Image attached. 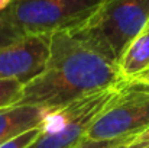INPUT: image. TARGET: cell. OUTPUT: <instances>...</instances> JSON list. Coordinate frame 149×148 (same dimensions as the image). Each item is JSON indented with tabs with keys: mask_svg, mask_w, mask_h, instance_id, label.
Masks as SVG:
<instances>
[{
	"mask_svg": "<svg viewBox=\"0 0 149 148\" xmlns=\"http://www.w3.org/2000/svg\"><path fill=\"white\" fill-rule=\"evenodd\" d=\"M125 80L116 64L75 39L68 31L49 35L45 68L28 81L16 105L56 110Z\"/></svg>",
	"mask_w": 149,
	"mask_h": 148,
	"instance_id": "obj_1",
	"label": "cell"
},
{
	"mask_svg": "<svg viewBox=\"0 0 149 148\" xmlns=\"http://www.w3.org/2000/svg\"><path fill=\"white\" fill-rule=\"evenodd\" d=\"M149 0H101L81 25L68 31L75 39L113 64L148 26Z\"/></svg>",
	"mask_w": 149,
	"mask_h": 148,
	"instance_id": "obj_2",
	"label": "cell"
},
{
	"mask_svg": "<svg viewBox=\"0 0 149 148\" xmlns=\"http://www.w3.org/2000/svg\"><path fill=\"white\" fill-rule=\"evenodd\" d=\"M101 0H12L0 18L19 36H49L81 25Z\"/></svg>",
	"mask_w": 149,
	"mask_h": 148,
	"instance_id": "obj_3",
	"label": "cell"
},
{
	"mask_svg": "<svg viewBox=\"0 0 149 148\" xmlns=\"http://www.w3.org/2000/svg\"><path fill=\"white\" fill-rule=\"evenodd\" d=\"M125 83L51 110L42 132L28 148H75L86 140L90 126L104 107L120 95Z\"/></svg>",
	"mask_w": 149,
	"mask_h": 148,
	"instance_id": "obj_4",
	"label": "cell"
},
{
	"mask_svg": "<svg viewBox=\"0 0 149 148\" xmlns=\"http://www.w3.org/2000/svg\"><path fill=\"white\" fill-rule=\"evenodd\" d=\"M146 128H149V87L126 81L120 95L96 118L86 138H127Z\"/></svg>",
	"mask_w": 149,
	"mask_h": 148,
	"instance_id": "obj_5",
	"label": "cell"
},
{
	"mask_svg": "<svg viewBox=\"0 0 149 148\" xmlns=\"http://www.w3.org/2000/svg\"><path fill=\"white\" fill-rule=\"evenodd\" d=\"M48 55L49 36H20L0 48V80L26 84L45 68Z\"/></svg>",
	"mask_w": 149,
	"mask_h": 148,
	"instance_id": "obj_6",
	"label": "cell"
},
{
	"mask_svg": "<svg viewBox=\"0 0 149 148\" xmlns=\"http://www.w3.org/2000/svg\"><path fill=\"white\" fill-rule=\"evenodd\" d=\"M51 110L31 105H10L0 109V144L44 125Z\"/></svg>",
	"mask_w": 149,
	"mask_h": 148,
	"instance_id": "obj_7",
	"label": "cell"
},
{
	"mask_svg": "<svg viewBox=\"0 0 149 148\" xmlns=\"http://www.w3.org/2000/svg\"><path fill=\"white\" fill-rule=\"evenodd\" d=\"M116 65L125 81L149 68V26L127 45Z\"/></svg>",
	"mask_w": 149,
	"mask_h": 148,
	"instance_id": "obj_8",
	"label": "cell"
},
{
	"mask_svg": "<svg viewBox=\"0 0 149 148\" xmlns=\"http://www.w3.org/2000/svg\"><path fill=\"white\" fill-rule=\"evenodd\" d=\"M23 86L25 84L19 80H0V109L16 105Z\"/></svg>",
	"mask_w": 149,
	"mask_h": 148,
	"instance_id": "obj_9",
	"label": "cell"
},
{
	"mask_svg": "<svg viewBox=\"0 0 149 148\" xmlns=\"http://www.w3.org/2000/svg\"><path fill=\"white\" fill-rule=\"evenodd\" d=\"M42 126H44V125L36 126V128H33V129H31V131H26V132L20 134V135L16 137V138H12V140H9V141L0 144V148H28L39 137V134L42 132Z\"/></svg>",
	"mask_w": 149,
	"mask_h": 148,
	"instance_id": "obj_10",
	"label": "cell"
},
{
	"mask_svg": "<svg viewBox=\"0 0 149 148\" xmlns=\"http://www.w3.org/2000/svg\"><path fill=\"white\" fill-rule=\"evenodd\" d=\"M132 137L117 140H88L86 138L75 148H127Z\"/></svg>",
	"mask_w": 149,
	"mask_h": 148,
	"instance_id": "obj_11",
	"label": "cell"
},
{
	"mask_svg": "<svg viewBox=\"0 0 149 148\" xmlns=\"http://www.w3.org/2000/svg\"><path fill=\"white\" fill-rule=\"evenodd\" d=\"M19 38L20 36L0 18V48H3V47H6V45H9L12 42H15Z\"/></svg>",
	"mask_w": 149,
	"mask_h": 148,
	"instance_id": "obj_12",
	"label": "cell"
},
{
	"mask_svg": "<svg viewBox=\"0 0 149 148\" xmlns=\"http://www.w3.org/2000/svg\"><path fill=\"white\" fill-rule=\"evenodd\" d=\"M127 83L130 84H138V86H145V87H149V68H146L145 71L136 74L135 77H132L130 80H126Z\"/></svg>",
	"mask_w": 149,
	"mask_h": 148,
	"instance_id": "obj_13",
	"label": "cell"
},
{
	"mask_svg": "<svg viewBox=\"0 0 149 148\" xmlns=\"http://www.w3.org/2000/svg\"><path fill=\"white\" fill-rule=\"evenodd\" d=\"M12 0H0V10H3L4 7H7V4L10 3Z\"/></svg>",
	"mask_w": 149,
	"mask_h": 148,
	"instance_id": "obj_14",
	"label": "cell"
},
{
	"mask_svg": "<svg viewBox=\"0 0 149 148\" xmlns=\"http://www.w3.org/2000/svg\"><path fill=\"white\" fill-rule=\"evenodd\" d=\"M148 26H149V23H148ZM148 26H146V28H148Z\"/></svg>",
	"mask_w": 149,
	"mask_h": 148,
	"instance_id": "obj_15",
	"label": "cell"
},
{
	"mask_svg": "<svg viewBox=\"0 0 149 148\" xmlns=\"http://www.w3.org/2000/svg\"><path fill=\"white\" fill-rule=\"evenodd\" d=\"M146 148H149V147H146Z\"/></svg>",
	"mask_w": 149,
	"mask_h": 148,
	"instance_id": "obj_16",
	"label": "cell"
}]
</instances>
